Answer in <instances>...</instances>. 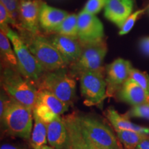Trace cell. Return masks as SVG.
<instances>
[{
    "mask_svg": "<svg viewBox=\"0 0 149 149\" xmlns=\"http://www.w3.org/2000/svg\"><path fill=\"white\" fill-rule=\"evenodd\" d=\"M1 85L11 99L33 110L37 100L38 90L34 83L22 75L17 69L6 67L1 74Z\"/></svg>",
    "mask_w": 149,
    "mask_h": 149,
    "instance_id": "1",
    "label": "cell"
},
{
    "mask_svg": "<svg viewBox=\"0 0 149 149\" xmlns=\"http://www.w3.org/2000/svg\"><path fill=\"white\" fill-rule=\"evenodd\" d=\"M2 32L5 33L13 46L17 61L18 71L32 82H38L45 70L30 51L24 39L10 27Z\"/></svg>",
    "mask_w": 149,
    "mask_h": 149,
    "instance_id": "2",
    "label": "cell"
},
{
    "mask_svg": "<svg viewBox=\"0 0 149 149\" xmlns=\"http://www.w3.org/2000/svg\"><path fill=\"white\" fill-rule=\"evenodd\" d=\"M33 112L10 98L1 122L10 135L29 139L33 130Z\"/></svg>",
    "mask_w": 149,
    "mask_h": 149,
    "instance_id": "3",
    "label": "cell"
},
{
    "mask_svg": "<svg viewBox=\"0 0 149 149\" xmlns=\"http://www.w3.org/2000/svg\"><path fill=\"white\" fill-rule=\"evenodd\" d=\"M25 37L22 38L45 72L66 68L68 65L48 38L31 33Z\"/></svg>",
    "mask_w": 149,
    "mask_h": 149,
    "instance_id": "4",
    "label": "cell"
},
{
    "mask_svg": "<svg viewBox=\"0 0 149 149\" xmlns=\"http://www.w3.org/2000/svg\"><path fill=\"white\" fill-rule=\"evenodd\" d=\"M38 82L40 89L50 91L68 106L72 104L76 93V81L66 68L45 72Z\"/></svg>",
    "mask_w": 149,
    "mask_h": 149,
    "instance_id": "5",
    "label": "cell"
},
{
    "mask_svg": "<svg viewBox=\"0 0 149 149\" xmlns=\"http://www.w3.org/2000/svg\"><path fill=\"white\" fill-rule=\"evenodd\" d=\"M76 119L83 133L102 149H120L122 147L113 130L97 117L88 115H77Z\"/></svg>",
    "mask_w": 149,
    "mask_h": 149,
    "instance_id": "6",
    "label": "cell"
},
{
    "mask_svg": "<svg viewBox=\"0 0 149 149\" xmlns=\"http://www.w3.org/2000/svg\"><path fill=\"white\" fill-rule=\"evenodd\" d=\"M81 55L71 65L72 75H81L83 72L103 70L102 63L107 53V46L103 40L82 44Z\"/></svg>",
    "mask_w": 149,
    "mask_h": 149,
    "instance_id": "7",
    "label": "cell"
},
{
    "mask_svg": "<svg viewBox=\"0 0 149 149\" xmlns=\"http://www.w3.org/2000/svg\"><path fill=\"white\" fill-rule=\"evenodd\" d=\"M81 95L86 105H97L107 97V84L103 70L83 72L80 75Z\"/></svg>",
    "mask_w": 149,
    "mask_h": 149,
    "instance_id": "8",
    "label": "cell"
},
{
    "mask_svg": "<svg viewBox=\"0 0 149 149\" xmlns=\"http://www.w3.org/2000/svg\"><path fill=\"white\" fill-rule=\"evenodd\" d=\"M132 66L130 61L117 58L106 67V81L107 84V97L116 94L130 77Z\"/></svg>",
    "mask_w": 149,
    "mask_h": 149,
    "instance_id": "9",
    "label": "cell"
},
{
    "mask_svg": "<svg viewBox=\"0 0 149 149\" xmlns=\"http://www.w3.org/2000/svg\"><path fill=\"white\" fill-rule=\"evenodd\" d=\"M103 24L95 15L82 10L78 14V40L83 44L102 41Z\"/></svg>",
    "mask_w": 149,
    "mask_h": 149,
    "instance_id": "10",
    "label": "cell"
},
{
    "mask_svg": "<svg viewBox=\"0 0 149 149\" xmlns=\"http://www.w3.org/2000/svg\"><path fill=\"white\" fill-rule=\"evenodd\" d=\"M62 118L68 130V144L67 149H102L83 133L77 123L75 113L67 115Z\"/></svg>",
    "mask_w": 149,
    "mask_h": 149,
    "instance_id": "11",
    "label": "cell"
},
{
    "mask_svg": "<svg viewBox=\"0 0 149 149\" xmlns=\"http://www.w3.org/2000/svg\"><path fill=\"white\" fill-rule=\"evenodd\" d=\"M42 2L39 0H20L19 23L31 34L36 35L40 29V12Z\"/></svg>",
    "mask_w": 149,
    "mask_h": 149,
    "instance_id": "12",
    "label": "cell"
},
{
    "mask_svg": "<svg viewBox=\"0 0 149 149\" xmlns=\"http://www.w3.org/2000/svg\"><path fill=\"white\" fill-rule=\"evenodd\" d=\"M48 39L60 53L68 64H72L81 55L83 46L79 44L77 39L59 34L52 35Z\"/></svg>",
    "mask_w": 149,
    "mask_h": 149,
    "instance_id": "13",
    "label": "cell"
},
{
    "mask_svg": "<svg viewBox=\"0 0 149 149\" xmlns=\"http://www.w3.org/2000/svg\"><path fill=\"white\" fill-rule=\"evenodd\" d=\"M133 0H107L104 16L121 29L133 10Z\"/></svg>",
    "mask_w": 149,
    "mask_h": 149,
    "instance_id": "14",
    "label": "cell"
},
{
    "mask_svg": "<svg viewBox=\"0 0 149 149\" xmlns=\"http://www.w3.org/2000/svg\"><path fill=\"white\" fill-rule=\"evenodd\" d=\"M116 96L118 100L132 107L149 104V93L130 78L123 84Z\"/></svg>",
    "mask_w": 149,
    "mask_h": 149,
    "instance_id": "15",
    "label": "cell"
},
{
    "mask_svg": "<svg viewBox=\"0 0 149 149\" xmlns=\"http://www.w3.org/2000/svg\"><path fill=\"white\" fill-rule=\"evenodd\" d=\"M47 141L50 146L55 149L68 148V130L61 116L47 124Z\"/></svg>",
    "mask_w": 149,
    "mask_h": 149,
    "instance_id": "16",
    "label": "cell"
},
{
    "mask_svg": "<svg viewBox=\"0 0 149 149\" xmlns=\"http://www.w3.org/2000/svg\"><path fill=\"white\" fill-rule=\"evenodd\" d=\"M68 15L66 11L42 3L40 12V26L47 32H54Z\"/></svg>",
    "mask_w": 149,
    "mask_h": 149,
    "instance_id": "17",
    "label": "cell"
},
{
    "mask_svg": "<svg viewBox=\"0 0 149 149\" xmlns=\"http://www.w3.org/2000/svg\"><path fill=\"white\" fill-rule=\"evenodd\" d=\"M106 116L113 125L115 130H133L138 133L149 135V128L144 127L130 122L129 118L121 115L113 107H110L106 111Z\"/></svg>",
    "mask_w": 149,
    "mask_h": 149,
    "instance_id": "18",
    "label": "cell"
},
{
    "mask_svg": "<svg viewBox=\"0 0 149 149\" xmlns=\"http://www.w3.org/2000/svg\"><path fill=\"white\" fill-rule=\"evenodd\" d=\"M37 102L45 105L57 116H61L68 111L69 106L62 102L53 93L45 89H39Z\"/></svg>",
    "mask_w": 149,
    "mask_h": 149,
    "instance_id": "19",
    "label": "cell"
},
{
    "mask_svg": "<svg viewBox=\"0 0 149 149\" xmlns=\"http://www.w3.org/2000/svg\"><path fill=\"white\" fill-rule=\"evenodd\" d=\"M34 125L30 139V144L32 149H41L47 141V124L33 115Z\"/></svg>",
    "mask_w": 149,
    "mask_h": 149,
    "instance_id": "20",
    "label": "cell"
},
{
    "mask_svg": "<svg viewBox=\"0 0 149 149\" xmlns=\"http://www.w3.org/2000/svg\"><path fill=\"white\" fill-rule=\"evenodd\" d=\"M117 138L124 145L126 149H136L139 143L147 135L128 130H115Z\"/></svg>",
    "mask_w": 149,
    "mask_h": 149,
    "instance_id": "21",
    "label": "cell"
},
{
    "mask_svg": "<svg viewBox=\"0 0 149 149\" xmlns=\"http://www.w3.org/2000/svg\"><path fill=\"white\" fill-rule=\"evenodd\" d=\"M54 32L59 34L78 39V15L76 14H70L61 22L60 25Z\"/></svg>",
    "mask_w": 149,
    "mask_h": 149,
    "instance_id": "22",
    "label": "cell"
},
{
    "mask_svg": "<svg viewBox=\"0 0 149 149\" xmlns=\"http://www.w3.org/2000/svg\"><path fill=\"white\" fill-rule=\"evenodd\" d=\"M10 41L2 31L0 32V51L7 66L17 69V61L15 53L10 45Z\"/></svg>",
    "mask_w": 149,
    "mask_h": 149,
    "instance_id": "23",
    "label": "cell"
},
{
    "mask_svg": "<svg viewBox=\"0 0 149 149\" xmlns=\"http://www.w3.org/2000/svg\"><path fill=\"white\" fill-rule=\"evenodd\" d=\"M33 112V115H36L38 118L47 124L53 122L57 117H59L57 116L53 112L50 111L45 105L38 102H36Z\"/></svg>",
    "mask_w": 149,
    "mask_h": 149,
    "instance_id": "24",
    "label": "cell"
},
{
    "mask_svg": "<svg viewBox=\"0 0 149 149\" xmlns=\"http://www.w3.org/2000/svg\"><path fill=\"white\" fill-rule=\"evenodd\" d=\"M129 78L149 93V75L146 72L141 71L133 67L130 70Z\"/></svg>",
    "mask_w": 149,
    "mask_h": 149,
    "instance_id": "25",
    "label": "cell"
},
{
    "mask_svg": "<svg viewBox=\"0 0 149 149\" xmlns=\"http://www.w3.org/2000/svg\"><path fill=\"white\" fill-rule=\"evenodd\" d=\"M124 115L128 118L138 117L149 120V104H142L133 107Z\"/></svg>",
    "mask_w": 149,
    "mask_h": 149,
    "instance_id": "26",
    "label": "cell"
},
{
    "mask_svg": "<svg viewBox=\"0 0 149 149\" xmlns=\"http://www.w3.org/2000/svg\"><path fill=\"white\" fill-rule=\"evenodd\" d=\"M0 3L4 6L17 26L18 21H19V1L18 0H0Z\"/></svg>",
    "mask_w": 149,
    "mask_h": 149,
    "instance_id": "27",
    "label": "cell"
},
{
    "mask_svg": "<svg viewBox=\"0 0 149 149\" xmlns=\"http://www.w3.org/2000/svg\"><path fill=\"white\" fill-rule=\"evenodd\" d=\"M145 10H146V8L141 9V10H138L135 11V13H133V14L130 15L128 17L127 19L126 20L125 23L124 24L123 26L120 29V32H119V35H124L128 34L133 28L136 21L137 20V19H138L141 15L144 14Z\"/></svg>",
    "mask_w": 149,
    "mask_h": 149,
    "instance_id": "28",
    "label": "cell"
},
{
    "mask_svg": "<svg viewBox=\"0 0 149 149\" xmlns=\"http://www.w3.org/2000/svg\"><path fill=\"white\" fill-rule=\"evenodd\" d=\"M107 0H88L83 10L92 15L100 13L107 4Z\"/></svg>",
    "mask_w": 149,
    "mask_h": 149,
    "instance_id": "29",
    "label": "cell"
},
{
    "mask_svg": "<svg viewBox=\"0 0 149 149\" xmlns=\"http://www.w3.org/2000/svg\"><path fill=\"white\" fill-rule=\"evenodd\" d=\"M8 24L16 26L13 19L11 17L8 10L5 8L2 3H0V26L1 31H4L7 28L9 27Z\"/></svg>",
    "mask_w": 149,
    "mask_h": 149,
    "instance_id": "30",
    "label": "cell"
},
{
    "mask_svg": "<svg viewBox=\"0 0 149 149\" xmlns=\"http://www.w3.org/2000/svg\"><path fill=\"white\" fill-rule=\"evenodd\" d=\"M10 100V97L9 96H6L5 93H1V98H0V118L3 117V113L6 111L7 106Z\"/></svg>",
    "mask_w": 149,
    "mask_h": 149,
    "instance_id": "31",
    "label": "cell"
},
{
    "mask_svg": "<svg viewBox=\"0 0 149 149\" xmlns=\"http://www.w3.org/2000/svg\"><path fill=\"white\" fill-rule=\"evenodd\" d=\"M139 45L141 53L147 57H149V37H146L141 39Z\"/></svg>",
    "mask_w": 149,
    "mask_h": 149,
    "instance_id": "32",
    "label": "cell"
},
{
    "mask_svg": "<svg viewBox=\"0 0 149 149\" xmlns=\"http://www.w3.org/2000/svg\"><path fill=\"white\" fill-rule=\"evenodd\" d=\"M136 149H149V135H147L137 145Z\"/></svg>",
    "mask_w": 149,
    "mask_h": 149,
    "instance_id": "33",
    "label": "cell"
},
{
    "mask_svg": "<svg viewBox=\"0 0 149 149\" xmlns=\"http://www.w3.org/2000/svg\"><path fill=\"white\" fill-rule=\"evenodd\" d=\"M0 149H24V148H22L21 147L14 146V145H11L10 144H5L1 145Z\"/></svg>",
    "mask_w": 149,
    "mask_h": 149,
    "instance_id": "34",
    "label": "cell"
},
{
    "mask_svg": "<svg viewBox=\"0 0 149 149\" xmlns=\"http://www.w3.org/2000/svg\"><path fill=\"white\" fill-rule=\"evenodd\" d=\"M41 149H55L53 147L51 146H47V145H44V146H42V148Z\"/></svg>",
    "mask_w": 149,
    "mask_h": 149,
    "instance_id": "35",
    "label": "cell"
},
{
    "mask_svg": "<svg viewBox=\"0 0 149 149\" xmlns=\"http://www.w3.org/2000/svg\"><path fill=\"white\" fill-rule=\"evenodd\" d=\"M148 11H149V7H148Z\"/></svg>",
    "mask_w": 149,
    "mask_h": 149,
    "instance_id": "36",
    "label": "cell"
},
{
    "mask_svg": "<svg viewBox=\"0 0 149 149\" xmlns=\"http://www.w3.org/2000/svg\"><path fill=\"white\" fill-rule=\"evenodd\" d=\"M120 149H122V148H120Z\"/></svg>",
    "mask_w": 149,
    "mask_h": 149,
    "instance_id": "37",
    "label": "cell"
}]
</instances>
